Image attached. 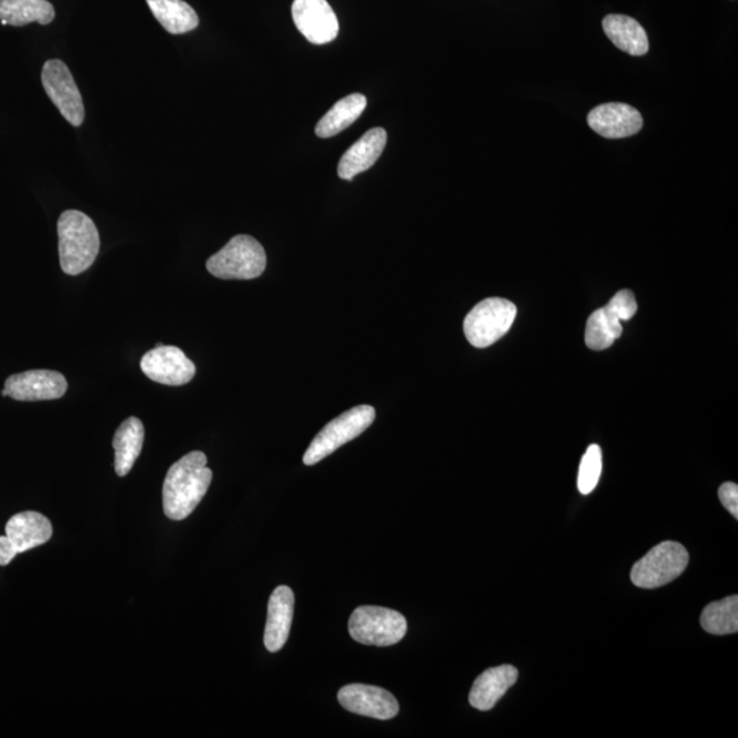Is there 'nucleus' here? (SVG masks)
Returning a JSON list of instances; mask_svg holds the SVG:
<instances>
[{"label":"nucleus","mask_w":738,"mask_h":738,"mask_svg":"<svg viewBox=\"0 0 738 738\" xmlns=\"http://www.w3.org/2000/svg\"><path fill=\"white\" fill-rule=\"evenodd\" d=\"M6 536L19 554L32 550L49 542L52 525L49 518L38 512H22L6 524Z\"/></svg>","instance_id":"f3484780"},{"label":"nucleus","mask_w":738,"mask_h":738,"mask_svg":"<svg viewBox=\"0 0 738 738\" xmlns=\"http://www.w3.org/2000/svg\"><path fill=\"white\" fill-rule=\"evenodd\" d=\"M407 630L403 614L380 606H362L350 619L353 640L364 646L390 647L404 639Z\"/></svg>","instance_id":"39448f33"},{"label":"nucleus","mask_w":738,"mask_h":738,"mask_svg":"<svg viewBox=\"0 0 738 738\" xmlns=\"http://www.w3.org/2000/svg\"><path fill=\"white\" fill-rule=\"evenodd\" d=\"M338 700L345 710L358 716L387 720L397 717L400 712V705L394 695L374 685H346L340 690Z\"/></svg>","instance_id":"f8f14e48"},{"label":"nucleus","mask_w":738,"mask_h":738,"mask_svg":"<svg viewBox=\"0 0 738 738\" xmlns=\"http://www.w3.org/2000/svg\"><path fill=\"white\" fill-rule=\"evenodd\" d=\"M688 564L687 548L677 542H664L637 560L631 568L630 580L640 588L664 587L681 576Z\"/></svg>","instance_id":"423d86ee"},{"label":"nucleus","mask_w":738,"mask_h":738,"mask_svg":"<svg viewBox=\"0 0 738 738\" xmlns=\"http://www.w3.org/2000/svg\"><path fill=\"white\" fill-rule=\"evenodd\" d=\"M623 335V324L606 309L595 311L588 317L586 344L593 351H606Z\"/></svg>","instance_id":"b1692460"},{"label":"nucleus","mask_w":738,"mask_h":738,"mask_svg":"<svg viewBox=\"0 0 738 738\" xmlns=\"http://www.w3.org/2000/svg\"><path fill=\"white\" fill-rule=\"evenodd\" d=\"M140 367L148 380L166 386H184L196 375V365L176 346H155L141 358Z\"/></svg>","instance_id":"1a4fd4ad"},{"label":"nucleus","mask_w":738,"mask_h":738,"mask_svg":"<svg viewBox=\"0 0 738 738\" xmlns=\"http://www.w3.org/2000/svg\"><path fill=\"white\" fill-rule=\"evenodd\" d=\"M293 614V590L286 586L277 587L269 600L267 624L264 630V646L270 653H277L286 645L291 635Z\"/></svg>","instance_id":"2eb2a0df"},{"label":"nucleus","mask_w":738,"mask_h":738,"mask_svg":"<svg viewBox=\"0 0 738 738\" xmlns=\"http://www.w3.org/2000/svg\"><path fill=\"white\" fill-rule=\"evenodd\" d=\"M588 125L605 139H625L640 132L643 117L639 110L624 103L600 104L589 112Z\"/></svg>","instance_id":"ddd939ff"},{"label":"nucleus","mask_w":738,"mask_h":738,"mask_svg":"<svg viewBox=\"0 0 738 738\" xmlns=\"http://www.w3.org/2000/svg\"><path fill=\"white\" fill-rule=\"evenodd\" d=\"M206 270L220 280H255L267 267V255L251 235H235L222 250L206 260Z\"/></svg>","instance_id":"7ed1b4c3"},{"label":"nucleus","mask_w":738,"mask_h":738,"mask_svg":"<svg viewBox=\"0 0 738 738\" xmlns=\"http://www.w3.org/2000/svg\"><path fill=\"white\" fill-rule=\"evenodd\" d=\"M155 19L171 34H184L199 27V16L184 0H146Z\"/></svg>","instance_id":"4be33fe9"},{"label":"nucleus","mask_w":738,"mask_h":738,"mask_svg":"<svg viewBox=\"0 0 738 738\" xmlns=\"http://www.w3.org/2000/svg\"><path fill=\"white\" fill-rule=\"evenodd\" d=\"M700 624L708 634L734 635L738 630V596L712 601L701 613Z\"/></svg>","instance_id":"5701e85b"},{"label":"nucleus","mask_w":738,"mask_h":738,"mask_svg":"<svg viewBox=\"0 0 738 738\" xmlns=\"http://www.w3.org/2000/svg\"><path fill=\"white\" fill-rule=\"evenodd\" d=\"M212 482L206 456L192 452L170 466L163 483V510L170 519L181 522L191 516L205 497Z\"/></svg>","instance_id":"f257e3e1"},{"label":"nucleus","mask_w":738,"mask_h":738,"mask_svg":"<svg viewBox=\"0 0 738 738\" xmlns=\"http://www.w3.org/2000/svg\"><path fill=\"white\" fill-rule=\"evenodd\" d=\"M387 144V133L383 128L368 130L362 139L344 153L338 164L340 179L351 181L370 170L381 158Z\"/></svg>","instance_id":"4468645a"},{"label":"nucleus","mask_w":738,"mask_h":738,"mask_svg":"<svg viewBox=\"0 0 738 738\" xmlns=\"http://www.w3.org/2000/svg\"><path fill=\"white\" fill-rule=\"evenodd\" d=\"M292 16L295 27L312 44L332 43L338 37L340 22L327 0H294Z\"/></svg>","instance_id":"9b49d317"},{"label":"nucleus","mask_w":738,"mask_h":738,"mask_svg":"<svg viewBox=\"0 0 738 738\" xmlns=\"http://www.w3.org/2000/svg\"><path fill=\"white\" fill-rule=\"evenodd\" d=\"M719 501L730 515L738 518V486L734 482L722 484L718 489Z\"/></svg>","instance_id":"bb28decb"},{"label":"nucleus","mask_w":738,"mask_h":738,"mask_svg":"<svg viewBox=\"0 0 738 738\" xmlns=\"http://www.w3.org/2000/svg\"><path fill=\"white\" fill-rule=\"evenodd\" d=\"M375 407L371 405H358L351 411L342 413L333 422L326 424L314 441L309 451L305 452L303 462L305 465H315L332 454L347 442L358 438L365 429L375 422Z\"/></svg>","instance_id":"20e7f679"},{"label":"nucleus","mask_w":738,"mask_h":738,"mask_svg":"<svg viewBox=\"0 0 738 738\" xmlns=\"http://www.w3.org/2000/svg\"><path fill=\"white\" fill-rule=\"evenodd\" d=\"M605 309L611 312V314L618 317L621 322L630 321L637 312L635 294L630 291L618 292Z\"/></svg>","instance_id":"a878e982"},{"label":"nucleus","mask_w":738,"mask_h":738,"mask_svg":"<svg viewBox=\"0 0 738 738\" xmlns=\"http://www.w3.org/2000/svg\"><path fill=\"white\" fill-rule=\"evenodd\" d=\"M601 475V451L598 445H590L582 459L578 468V492L588 495L598 486Z\"/></svg>","instance_id":"393cba45"},{"label":"nucleus","mask_w":738,"mask_h":738,"mask_svg":"<svg viewBox=\"0 0 738 738\" xmlns=\"http://www.w3.org/2000/svg\"><path fill=\"white\" fill-rule=\"evenodd\" d=\"M606 37L617 49L631 57L646 55L649 50L648 37L639 23L631 17L610 14L604 20Z\"/></svg>","instance_id":"a211bd4d"},{"label":"nucleus","mask_w":738,"mask_h":738,"mask_svg":"<svg viewBox=\"0 0 738 738\" xmlns=\"http://www.w3.org/2000/svg\"><path fill=\"white\" fill-rule=\"evenodd\" d=\"M41 82L47 97L57 105L64 120L75 128L81 127L85 120L84 102L67 63L59 59L47 61L41 72Z\"/></svg>","instance_id":"6e6552de"},{"label":"nucleus","mask_w":738,"mask_h":738,"mask_svg":"<svg viewBox=\"0 0 738 738\" xmlns=\"http://www.w3.org/2000/svg\"><path fill=\"white\" fill-rule=\"evenodd\" d=\"M68 392V381L61 372L32 370L11 375L6 381L3 397L16 401H50L62 398Z\"/></svg>","instance_id":"9d476101"},{"label":"nucleus","mask_w":738,"mask_h":738,"mask_svg":"<svg viewBox=\"0 0 738 738\" xmlns=\"http://www.w3.org/2000/svg\"><path fill=\"white\" fill-rule=\"evenodd\" d=\"M59 263L64 274L80 275L99 255L97 224L84 212L64 211L58 221Z\"/></svg>","instance_id":"f03ea898"},{"label":"nucleus","mask_w":738,"mask_h":738,"mask_svg":"<svg viewBox=\"0 0 738 738\" xmlns=\"http://www.w3.org/2000/svg\"><path fill=\"white\" fill-rule=\"evenodd\" d=\"M518 670L512 665L492 667L476 678L471 689L469 702L479 711H488L504 698V695L517 683Z\"/></svg>","instance_id":"dca6fc26"},{"label":"nucleus","mask_w":738,"mask_h":738,"mask_svg":"<svg viewBox=\"0 0 738 738\" xmlns=\"http://www.w3.org/2000/svg\"><path fill=\"white\" fill-rule=\"evenodd\" d=\"M144 424L138 417H129L117 429L112 446L115 451V472L118 476H127L138 462L144 445Z\"/></svg>","instance_id":"6ab92c4d"},{"label":"nucleus","mask_w":738,"mask_h":738,"mask_svg":"<svg viewBox=\"0 0 738 738\" xmlns=\"http://www.w3.org/2000/svg\"><path fill=\"white\" fill-rule=\"evenodd\" d=\"M54 19V6L47 0H0L2 26L23 27L31 22L49 26Z\"/></svg>","instance_id":"412c9836"},{"label":"nucleus","mask_w":738,"mask_h":738,"mask_svg":"<svg viewBox=\"0 0 738 738\" xmlns=\"http://www.w3.org/2000/svg\"><path fill=\"white\" fill-rule=\"evenodd\" d=\"M19 553L16 552L8 536H0V566H6L13 560Z\"/></svg>","instance_id":"cd10ccee"},{"label":"nucleus","mask_w":738,"mask_h":738,"mask_svg":"<svg viewBox=\"0 0 738 738\" xmlns=\"http://www.w3.org/2000/svg\"><path fill=\"white\" fill-rule=\"evenodd\" d=\"M517 316V306L509 300L487 299L466 315L464 333L471 345L484 350L509 332Z\"/></svg>","instance_id":"0eeeda50"},{"label":"nucleus","mask_w":738,"mask_h":738,"mask_svg":"<svg viewBox=\"0 0 738 738\" xmlns=\"http://www.w3.org/2000/svg\"><path fill=\"white\" fill-rule=\"evenodd\" d=\"M365 109H367V98L362 93H353L341 99L317 122L315 129L317 138L330 139L344 132L345 129L358 120Z\"/></svg>","instance_id":"aec40b11"}]
</instances>
